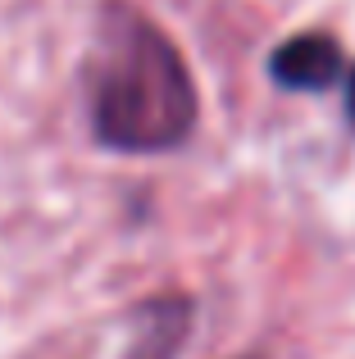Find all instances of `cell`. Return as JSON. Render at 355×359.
<instances>
[{
  "label": "cell",
  "mask_w": 355,
  "mask_h": 359,
  "mask_svg": "<svg viewBox=\"0 0 355 359\" xmlns=\"http://www.w3.org/2000/svg\"><path fill=\"white\" fill-rule=\"evenodd\" d=\"M87 105L100 146L151 155L192 137L201 100L164 27L137 14L128 0H109L87 60Z\"/></svg>",
  "instance_id": "6da1fadb"
},
{
  "label": "cell",
  "mask_w": 355,
  "mask_h": 359,
  "mask_svg": "<svg viewBox=\"0 0 355 359\" xmlns=\"http://www.w3.org/2000/svg\"><path fill=\"white\" fill-rule=\"evenodd\" d=\"M342 46L328 32H301L269 55V78L287 91H323L342 78Z\"/></svg>",
  "instance_id": "7a4b0ae2"
},
{
  "label": "cell",
  "mask_w": 355,
  "mask_h": 359,
  "mask_svg": "<svg viewBox=\"0 0 355 359\" xmlns=\"http://www.w3.org/2000/svg\"><path fill=\"white\" fill-rule=\"evenodd\" d=\"M192 332V300L182 296H155L137 305L133 314V341L128 359H173L178 346Z\"/></svg>",
  "instance_id": "3957f363"
},
{
  "label": "cell",
  "mask_w": 355,
  "mask_h": 359,
  "mask_svg": "<svg viewBox=\"0 0 355 359\" xmlns=\"http://www.w3.org/2000/svg\"><path fill=\"white\" fill-rule=\"evenodd\" d=\"M347 109H351V118H355V69H351V78H347Z\"/></svg>",
  "instance_id": "277c9868"
}]
</instances>
